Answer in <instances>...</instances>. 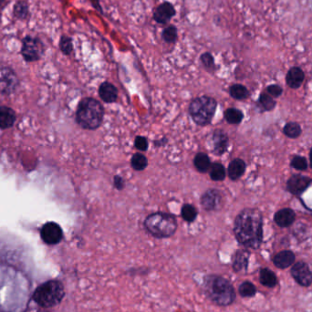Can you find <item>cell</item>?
<instances>
[{"label":"cell","mask_w":312,"mask_h":312,"mask_svg":"<svg viewBox=\"0 0 312 312\" xmlns=\"http://www.w3.org/2000/svg\"><path fill=\"white\" fill-rule=\"evenodd\" d=\"M234 233L238 243L246 248L258 249L263 241V218L258 209L245 208L236 217Z\"/></svg>","instance_id":"6da1fadb"},{"label":"cell","mask_w":312,"mask_h":312,"mask_svg":"<svg viewBox=\"0 0 312 312\" xmlns=\"http://www.w3.org/2000/svg\"><path fill=\"white\" fill-rule=\"evenodd\" d=\"M204 290L206 296L217 306L227 307L236 300V290L226 278L218 275H208L204 278Z\"/></svg>","instance_id":"7a4b0ae2"},{"label":"cell","mask_w":312,"mask_h":312,"mask_svg":"<svg viewBox=\"0 0 312 312\" xmlns=\"http://www.w3.org/2000/svg\"><path fill=\"white\" fill-rule=\"evenodd\" d=\"M104 109L101 102L93 98H84L78 105L76 111V121L86 130L98 129L103 121Z\"/></svg>","instance_id":"3957f363"},{"label":"cell","mask_w":312,"mask_h":312,"mask_svg":"<svg viewBox=\"0 0 312 312\" xmlns=\"http://www.w3.org/2000/svg\"><path fill=\"white\" fill-rule=\"evenodd\" d=\"M177 218L173 215L157 212L146 217L144 227L156 238H171L177 230Z\"/></svg>","instance_id":"277c9868"},{"label":"cell","mask_w":312,"mask_h":312,"mask_svg":"<svg viewBox=\"0 0 312 312\" xmlns=\"http://www.w3.org/2000/svg\"><path fill=\"white\" fill-rule=\"evenodd\" d=\"M64 296V286L61 281L54 279L39 286L33 293L32 299L41 308L49 309L61 304Z\"/></svg>","instance_id":"5b68a950"},{"label":"cell","mask_w":312,"mask_h":312,"mask_svg":"<svg viewBox=\"0 0 312 312\" xmlns=\"http://www.w3.org/2000/svg\"><path fill=\"white\" fill-rule=\"evenodd\" d=\"M217 102L209 96H201L193 100L189 106V113L193 121L200 126L208 125L215 115Z\"/></svg>","instance_id":"8992f818"},{"label":"cell","mask_w":312,"mask_h":312,"mask_svg":"<svg viewBox=\"0 0 312 312\" xmlns=\"http://www.w3.org/2000/svg\"><path fill=\"white\" fill-rule=\"evenodd\" d=\"M45 52V46L40 38L31 35L24 37L21 41V55L27 62L40 61Z\"/></svg>","instance_id":"52a82bcc"},{"label":"cell","mask_w":312,"mask_h":312,"mask_svg":"<svg viewBox=\"0 0 312 312\" xmlns=\"http://www.w3.org/2000/svg\"><path fill=\"white\" fill-rule=\"evenodd\" d=\"M19 78L12 68L8 67L0 68V93H13L19 86Z\"/></svg>","instance_id":"ba28073f"},{"label":"cell","mask_w":312,"mask_h":312,"mask_svg":"<svg viewBox=\"0 0 312 312\" xmlns=\"http://www.w3.org/2000/svg\"><path fill=\"white\" fill-rule=\"evenodd\" d=\"M41 237L45 244L54 245L59 244L62 240L63 231L60 224L55 222H48L42 226Z\"/></svg>","instance_id":"9c48e42d"},{"label":"cell","mask_w":312,"mask_h":312,"mask_svg":"<svg viewBox=\"0 0 312 312\" xmlns=\"http://www.w3.org/2000/svg\"><path fill=\"white\" fill-rule=\"evenodd\" d=\"M290 274L299 285L302 287L312 285V272L305 262L300 261L293 265Z\"/></svg>","instance_id":"30bf717a"},{"label":"cell","mask_w":312,"mask_h":312,"mask_svg":"<svg viewBox=\"0 0 312 312\" xmlns=\"http://www.w3.org/2000/svg\"><path fill=\"white\" fill-rule=\"evenodd\" d=\"M177 15V10L175 6L168 1H164L156 7L153 15V19L156 23L160 25L168 24Z\"/></svg>","instance_id":"8fae6325"},{"label":"cell","mask_w":312,"mask_h":312,"mask_svg":"<svg viewBox=\"0 0 312 312\" xmlns=\"http://www.w3.org/2000/svg\"><path fill=\"white\" fill-rule=\"evenodd\" d=\"M222 195L217 189H209L201 197V204L207 211L218 210L222 206Z\"/></svg>","instance_id":"7c38bea8"},{"label":"cell","mask_w":312,"mask_h":312,"mask_svg":"<svg viewBox=\"0 0 312 312\" xmlns=\"http://www.w3.org/2000/svg\"><path fill=\"white\" fill-rule=\"evenodd\" d=\"M311 182H312V179H310L309 177L295 175L289 179L287 187H288V190L292 194L300 195L301 193L305 191Z\"/></svg>","instance_id":"4fadbf2b"},{"label":"cell","mask_w":312,"mask_h":312,"mask_svg":"<svg viewBox=\"0 0 312 312\" xmlns=\"http://www.w3.org/2000/svg\"><path fill=\"white\" fill-rule=\"evenodd\" d=\"M214 154L222 156L226 152L228 147V137L222 130H216L213 134Z\"/></svg>","instance_id":"5bb4252c"},{"label":"cell","mask_w":312,"mask_h":312,"mask_svg":"<svg viewBox=\"0 0 312 312\" xmlns=\"http://www.w3.org/2000/svg\"><path fill=\"white\" fill-rule=\"evenodd\" d=\"M250 253L245 249H239L233 257L232 267L236 272L245 271L248 267Z\"/></svg>","instance_id":"9a60e30c"},{"label":"cell","mask_w":312,"mask_h":312,"mask_svg":"<svg viewBox=\"0 0 312 312\" xmlns=\"http://www.w3.org/2000/svg\"><path fill=\"white\" fill-rule=\"evenodd\" d=\"M296 218L294 211L290 208H284L278 211L274 216V221L280 227H289L290 226Z\"/></svg>","instance_id":"2e32d148"},{"label":"cell","mask_w":312,"mask_h":312,"mask_svg":"<svg viewBox=\"0 0 312 312\" xmlns=\"http://www.w3.org/2000/svg\"><path fill=\"white\" fill-rule=\"evenodd\" d=\"M99 95L103 102L112 103L116 102L118 98V89L113 84L108 82H103L99 88Z\"/></svg>","instance_id":"e0dca14e"},{"label":"cell","mask_w":312,"mask_h":312,"mask_svg":"<svg viewBox=\"0 0 312 312\" xmlns=\"http://www.w3.org/2000/svg\"><path fill=\"white\" fill-rule=\"evenodd\" d=\"M296 257L293 252L290 250H283L278 252L273 258V263L280 269H285L294 264Z\"/></svg>","instance_id":"ac0fdd59"},{"label":"cell","mask_w":312,"mask_h":312,"mask_svg":"<svg viewBox=\"0 0 312 312\" xmlns=\"http://www.w3.org/2000/svg\"><path fill=\"white\" fill-rule=\"evenodd\" d=\"M305 74L303 70L299 67L290 68L286 77L287 84L291 89H299L304 82Z\"/></svg>","instance_id":"d6986e66"},{"label":"cell","mask_w":312,"mask_h":312,"mask_svg":"<svg viewBox=\"0 0 312 312\" xmlns=\"http://www.w3.org/2000/svg\"><path fill=\"white\" fill-rule=\"evenodd\" d=\"M17 116L13 110L7 106L0 107V128L1 129H9L16 122Z\"/></svg>","instance_id":"ffe728a7"},{"label":"cell","mask_w":312,"mask_h":312,"mask_svg":"<svg viewBox=\"0 0 312 312\" xmlns=\"http://www.w3.org/2000/svg\"><path fill=\"white\" fill-rule=\"evenodd\" d=\"M245 171V163L241 159H235L233 160L227 169V175L231 180L236 181L244 175Z\"/></svg>","instance_id":"44dd1931"},{"label":"cell","mask_w":312,"mask_h":312,"mask_svg":"<svg viewBox=\"0 0 312 312\" xmlns=\"http://www.w3.org/2000/svg\"><path fill=\"white\" fill-rule=\"evenodd\" d=\"M259 282L267 288H275L278 283V278L274 272L265 267L259 271Z\"/></svg>","instance_id":"7402d4cb"},{"label":"cell","mask_w":312,"mask_h":312,"mask_svg":"<svg viewBox=\"0 0 312 312\" xmlns=\"http://www.w3.org/2000/svg\"><path fill=\"white\" fill-rule=\"evenodd\" d=\"M194 164L199 173L204 174V173L209 172L212 163H211L210 158L206 154L199 153L195 156Z\"/></svg>","instance_id":"603a6c76"},{"label":"cell","mask_w":312,"mask_h":312,"mask_svg":"<svg viewBox=\"0 0 312 312\" xmlns=\"http://www.w3.org/2000/svg\"><path fill=\"white\" fill-rule=\"evenodd\" d=\"M13 16L19 21H26L29 16V6L26 1L20 0L16 2L13 7Z\"/></svg>","instance_id":"cb8c5ba5"},{"label":"cell","mask_w":312,"mask_h":312,"mask_svg":"<svg viewBox=\"0 0 312 312\" xmlns=\"http://www.w3.org/2000/svg\"><path fill=\"white\" fill-rule=\"evenodd\" d=\"M162 39L166 43H176L178 40V29L177 26L170 24L162 31Z\"/></svg>","instance_id":"d4e9b609"},{"label":"cell","mask_w":312,"mask_h":312,"mask_svg":"<svg viewBox=\"0 0 312 312\" xmlns=\"http://www.w3.org/2000/svg\"><path fill=\"white\" fill-rule=\"evenodd\" d=\"M209 174H210L211 179L213 181H216V182L223 181L225 177V175H226L224 165L220 163H215L211 164Z\"/></svg>","instance_id":"484cf974"},{"label":"cell","mask_w":312,"mask_h":312,"mask_svg":"<svg viewBox=\"0 0 312 312\" xmlns=\"http://www.w3.org/2000/svg\"><path fill=\"white\" fill-rule=\"evenodd\" d=\"M243 112L238 109L229 108L224 111V118L226 122L230 124L240 123L243 120Z\"/></svg>","instance_id":"4316f807"},{"label":"cell","mask_w":312,"mask_h":312,"mask_svg":"<svg viewBox=\"0 0 312 312\" xmlns=\"http://www.w3.org/2000/svg\"><path fill=\"white\" fill-rule=\"evenodd\" d=\"M238 293L242 298H252L257 294V288L250 281H244L238 287Z\"/></svg>","instance_id":"83f0119b"},{"label":"cell","mask_w":312,"mask_h":312,"mask_svg":"<svg viewBox=\"0 0 312 312\" xmlns=\"http://www.w3.org/2000/svg\"><path fill=\"white\" fill-rule=\"evenodd\" d=\"M229 93L231 97L236 100H245L249 95V91L244 85L241 84H234L229 89Z\"/></svg>","instance_id":"f1b7e54d"},{"label":"cell","mask_w":312,"mask_h":312,"mask_svg":"<svg viewBox=\"0 0 312 312\" xmlns=\"http://www.w3.org/2000/svg\"><path fill=\"white\" fill-rule=\"evenodd\" d=\"M132 167L135 171H143L148 166V160L143 154H134L131 160Z\"/></svg>","instance_id":"f546056e"},{"label":"cell","mask_w":312,"mask_h":312,"mask_svg":"<svg viewBox=\"0 0 312 312\" xmlns=\"http://www.w3.org/2000/svg\"><path fill=\"white\" fill-rule=\"evenodd\" d=\"M59 47H60L62 54H64L65 56H69L73 51L72 39L67 35H62L60 39Z\"/></svg>","instance_id":"4dcf8cb0"},{"label":"cell","mask_w":312,"mask_h":312,"mask_svg":"<svg viewBox=\"0 0 312 312\" xmlns=\"http://www.w3.org/2000/svg\"><path fill=\"white\" fill-rule=\"evenodd\" d=\"M181 216L183 217V220H185L188 223H192L197 218V208L190 204H183L181 210Z\"/></svg>","instance_id":"1f68e13d"},{"label":"cell","mask_w":312,"mask_h":312,"mask_svg":"<svg viewBox=\"0 0 312 312\" xmlns=\"http://www.w3.org/2000/svg\"><path fill=\"white\" fill-rule=\"evenodd\" d=\"M283 133L286 136L291 139H296L301 134V127L297 122H289L284 126Z\"/></svg>","instance_id":"d6a6232c"},{"label":"cell","mask_w":312,"mask_h":312,"mask_svg":"<svg viewBox=\"0 0 312 312\" xmlns=\"http://www.w3.org/2000/svg\"><path fill=\"white\" fill-rule=\"evenodd\" d=\"M200 61L202 62L203 66L205 69H207L210 72H214L216 70V62L214 56L210 52H204L200 56Z\"/></svg>","instance_id":"836d02e7"},{"label":"cell","mask_w":312,"mask_h":312,"mask_svg":"<svg viewBox=\"0 0 312 312\" xmlns=\"http://www.w3.org/2000/svg\"><path fill=\"white\" fill-rule=\"evenodd\" d=\"M259 102L266 111H272L276 106V102L268 93H262L259 97Z\"/></svg>","instance_id":"e575fe53"},{"label":"cell","mask_w":312,"mask_h":312,"mask_svg":"<svg viewBox=\"0 0 312 312\" xmlns=\"http://www.w3.org/2000/svg\"><path fill=\"white\" fill-rule=\"evenodd\" d=\"M290 165L295 169L304 171L308 168V163L303 156H296L292 158Z\"/></svg>","instance_id":"d590c367"},{"label":"cell","mask_w":312,"mask_h":312,"mask_svg":"<svg viewBox=\"0 0 312 312\" xmlns=\"http://www.w3.org/2000/svg\"><path fill=\"white\" fill-rule=\"evenodd\" d=\"M134 145H135L136 149L140 150V151H146L148 149V141L143 136H137L135 138Z\"/></svg>","instance_id":"8d00e7d4"},{"label":"cell","mask_w":312,"mask_h":312,"mask_svg":"<svg viewBox=\"0 0 312 312\" xmlns=\"http://www.w3.org/2000/svg\"><path fill=\"white\" fill-rule=\"evenodd\" d=\"M267 93H268L269 95L272 96V97H279V96L282 94L283 89H282V88H281L280 86L276 85V84H273V85H270V86H268V87L267 88Z\"/></svg>","instance_id":"74e56055"},{"label":"cell","mask_w":312,"mask_h":312,"mask_svg":"<svg viewBox=\"0 0 312 312\" xmlns=\"http://www.w3.org/2000/svg\"><path fill=\"white\" fill-rule=\"evenodd\" d=\"M113 184L118 190H122L125 187V182L123 180V178L119 176H116L113 179Z\"/></svg>","instance_id":"f35d334b"},{"label":"cell","mask_w":312,"mask_h":312,"mask_svg":"<svg viewBox=\"0 0 312 312\" xmlns=\"http://www.w3.org/2000/svg\"><path fill=\"white\" fill-rule=\"evenodd\" d=\"M90 3L97 12H99L102 15L103 14V9H102V5L100 3V0H90Z\"/></svg>","instance_id":"ab89813d"},{"label":"cell","mask_w":312,"mask_h":312,"mask_svg":"<svg viewBox=\"0 0 312 312\" xmlns=\"http://www.w3.org/2000/svg\"><path fill=\"white\" fill-rule=\"evenodd\" d=\"M5 3H6V0H0V9L4 7Z\"/></svg>","instance_id":"60d3db41"},{"label":"cell","mask_w":312,"mask_h":312,"mask_svg":"<svg viewBox=\"0 0 312 312\" xmlns=\"http://www.w3.org/2000/svg\"><path fill=\"white\" fill-rule=\"evenodd\" d=\"M310 160H311V166L312 168V148L311 150V153H310Z\"/></svg>","instance_id":"b9f144b4"},{"label":"cell","mask_w":312,"mask_h":312,"mask_svg":"<svg viewBox=\"0 0 312 312\" xmlns=\"http://www.w3.org/2000/svg\"></svg>","instance_id":"7bdbcfd3"}]
</instances>
